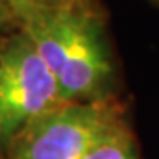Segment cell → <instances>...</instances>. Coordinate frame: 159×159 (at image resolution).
Masks as SVG:
<instances>
[{
  "label": "cell",
  "mask_w": 159,
  "mask_h": 159,
  "mask_svg": "<svg viewBox=\"0 0 159 159\" xmlns=\"http://www.w3.org/2000/svg\"><path fill=\"white\" fill-rule=\"evenodd\" d=\"M57 80L65 102L112 98L114 63L94 0H76L18 21Z\"/></svg>",
  "instance_id": "cell-1"
},
{
  "label": "cell",
  "mask_w": 159,
  "mask_h": 159,
  "mask_svg": "<svg viewBox=\"0 0 159 159\" xmlns=\"http://www.w3.org/2000/svg\"><path fill=\"white\" fill-rule=\"evenodd\" d=\"M124 120V107L112 98L63 102L21 128L7 159H83Z\"/></svg>",
  "instance_id": "cell-2"
},
{
  "label": "cell",
  "mask_w": 159,
  "mask_h": 159,
  "mask_svg": "<svg viewBox=\"0 0 159 159\" xmlns=\"http://www.w3.org/2000/svg\"><path fill=\"white\" fill-rule=\"evenodd\" d=\"M57 80L26 34L0 47V148L7 149L21 128L63 104Z\"/></svg>",
  "instance_id": "cell-3"
},
{
  "label": "cell",
  "mask_w": 159,
  "mask_h": 159,
  "mask_svg": "<svg viewBox=\"0 0 159 159\" xmlns=\"http://www.w3.org/2000/svg\"><path fill=\"white\" fill-rule=\"evenodd\" d=\"M83 159H141L135 136L127 122H120Z\"/></svg>",
  "instance_id": "cell-4"
},
{
  "label": "cell",
  "mask_w": 159,
  "mask_h": 159,
  "mask_svg": "<svg viewBox=\"0 0 159 159\" xmlns=\"http://www.w3.org/2000/svg\"><path fill=\"white\" fill-rule=\"evenodd\" d=\"M8 3L10 10L13 13V16L16 20V25L20 20H23L26 16L33 15L38 11H44V10H50L55 7H62L76 0H5Z\"/></svg>",
  "instance_id": "cell-5"
},
{
  "label": "cell",
  "mask_w": 159,
  "mask_h": 159,
  "mask_svg": "<svg viewBox=\"0 0 159 159\" xmlns=\"http://www.w3.org/2000/svg\"><path fill=\"white\" fill-rule=\"evenodd\" d=\"M11 25H16V20L13 16L8 3H7L5 0H0V30L8 28Z\"/></svg>",
  "instance_id": "cell-6"
},
{
  "label": "cell",
  "mask_w": 159,
  "mask_h": 159,
  "mask_svg": "<svg viewBox=\"0 0 159 159\" xmlns=\"http://www.w3.org/2000/svg\"><path fill=\"white\" fill-rule=\"evenodd\" d=\"M148 2H151V3H154V5L159 7V0H148Z\"/></svg>",
  "instance_id": "cell-7"
}]
</instances>
